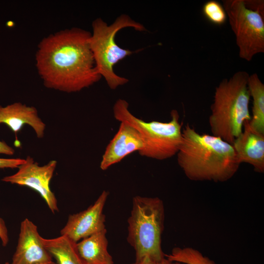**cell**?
<instances>
[{"label": "cell", "instance_id": "6da1fadb", "mask_svg": "<svg viewBox=\"0 0 264 264\" xmlns=\"http://www.w3.org/2000/svg\"><path fill=\"white\" fill-rule=\"evenodd\" d=\"M90 35L88 31L72 28L50 35L40 42L36 65L46 87L75 92L100 80L89 45Z\"/></svg>", "mask_w": 264, "mask_h": 264}, {"label": "cell", "instance_id": "7a4b0ae2", "mask_svg": "<svg viewBox=\"0 0 264 264\" xmlns=\"http://www.w3.org/2000/svg\"><path fill=\"white\" fill-rule=\"evenodd\" d=\"M182 135L177 160L190 180L224 182L237 172L240 163L232 144L213 135L200 134L189 123Z\"/></svg>", "mask_w": 264, "mask_h": 264}, {"label": "cell", "instance_id": "3957f363", "mask_svg": "<svg viewBox=\"0 0 264 264\" xmlns=\"http://www.w3.org/2000/svg\"><path fill=\"white\" fill-rule=\"evenodd\" d=\"M249 75L239 71L216 88L209 123L212 135L232 144L242 133L244 122L251 119L248 88Z\"/></svg>", "mask_w": 264, "mask_h": 264}, {"label": "cell", "instance_id": "277c9868", "mask_svg": "<svg viewBox=\"0 0 264 264\" xmlns=\"http://www.w3.org/2000/svg\"><path fill=\"white\" fill-rule=\"evenodd\" d=\"M165 210L157 197L136 196L128 219V242L135 252V260L148 257L155 260L165 257L161 248Z\"/></svg>", "mask_w": 264, "mask_h": 264}, {"label": "cell", "instance_id": "5b68a950", "mask_svg": "<svg viewBox=\"0 0 264 264\" xmlns=\"http://www.w3.org/2000/svg\"><path fill=\"white\" fill-rule=\"evenodd\" d=\"M113 113L116 120L129 124L139 132L144 144V149L139 152L140 155L162 160L177 154L182 141V123L176 110L171 111L168 122H146L130 112L125 100L119 99L113 105Z\"/></svg>", "mask_w": 264, "mask_h": 264}, {"label": "cell", "instance_id": "8992f818", "mask_svg": "<svg viewBox=\"0 0 264 264\" xmlns=\"http://www.w3.org/2000/svg\"><path fill=\"white\" fill-rule=\"evenodd\" d=\"M89 45L96 68L101 76L105 78L109 88L115 89L127 83L129 80L116 74L113 67L133 53L116 44L115 39L117 33L126 27H132L139 31H145L146 28L126 14L121 15L110 25L101 18H97L93 21Z\"/></svg>", "mask_w": 264, "mask_h": 264}, {"label": "cell", "instance_id": "52a82bcc", "mask_svg": "<svg viewBox=\"0 0 264 264\" xmlns=\"http://www.w3.org/2000/svg\"><path fill=\"white\" fill-rule=\"evenodd\" d=\"M222 6L236 36L240 57L250 61L264 53V13L247 7L244 0H224Z\"/></svg>", "mask_w": 264, "mask_h": 264}, {"label": "cell", "instance_id": "ba28073f", "mask_svg": "<svg viewBox=\"0 0 264 264\" xmlns=\"http://www.w3.org/2000/svg\"><path fill=\"white\" fill-rule=\"evenodd\" d=\"M57 165L56 160H51L46 164L40 166L34 159L27 156L24 162L15 174L6 176L1 180L28 187L38 192L44 199L50 211H58V202L50 187V182Z\"/></svg>", "mask_w": 264, "mask_h": 264}, {"label": "cell", "instance_id": "9c48e42d", "mask_svg": "<svg viewBox=\"0 0 264 264\" xmlns=\"http://www.w3.org/2000/svg\"><path fill=\"white\" fill-rule=\"evenodd\" d=\"M109 193L103 191L94 203L87 209L70 215L66 224L61 230L65 235L76 242L106 228V216L103 209Z\"/></svg>", "mask_w": 264, "mask_h": 264}, {"label": "cell", "instance_id": "30bf717a", "mask_svg": "<svg viewBox=\"0 0 264 264\" xmlns=\"http://www.w3.org/2000/svg\"><path fill=\"white\" fill-rule=\"evenodd\" d=\"M37 226L27 218L21 223L15 252L10 264H42L52 261Z\"/></svg>", "mask_w": 264, "mask_h": 264}, {"label": "cell", "instance_id": "8fae6325", "mask_svg": "<svg viewBox=\"0 0 264 264\" xmlns=\"http://www.w3.org/2000/svg\"><path fill=\"white\" fill-rule=\"evenodd\" d=\"M144 147V142L137 131L126 123L120 122L118 131L105 149L100 168L106 170L131 153L140 152Z\"/></svg>", "mask_w": 264, "mask_h": 264}, {"label": "cell", "instance_id": "7c38bea8", "mask_svg": "<svg viewBox=\"0 0 264 264\" xmlns=\"http://www.w3.org/2000/svg\"><path fill=\"white\" fill-rule=\"evenodd\" d=\"M249 121L244 122L242 133L232 144L240 164L251 165L255 172H264V134L252 130Z\"/></svg>", "mask_w": 264, "mask_h": 264}, {"label": "cell", "instance_id": "4fadbf2b", "mask_svg": "<svg viewBox=\"0 0 264 264\" xmlns=\"http://www.w3.org/2000/svg\"><path fill=\"white\" fill-rule=\"evenodd\" d=\"M6 125L16 134L24 125L30 126L37 136L44 137L45 124L39 117L38 111L33 107L21 103H15L6 107L0 106V124Z\"/></svg>", "mask_w": 264, "mask_h": 264}, {"label": "cell", "instance_id": "5bb4252c", "mask_svg": "<svg viewBox=\"0 0 264 264\" xmlns=\"http://www.w3.org/2000/svg\"><path fill=\"white\" fill-rule=\"evenodd\" d=\"M106 234L105 229L77 242L78 251L85 264H114L108 250Z\"/></svg>", "mask_w": 264, "mask_h": 264}, {"label": "cell", "instance_id": "9a60e30c", "mask_svg": "<svg viewBox=\"0 0 264 264\" xmlns=\"http://www.w3.org/2000/svg\"><path fill=\"white\" fill-rule=\"evenodd\" d=\"M42 242L57 264H85L77 247V242L65 235L51 239L42 237Z\"/></svg>", "mask_w": 264, "mask_h": 264}, {"label": "cell", "instance_id": "2e32d148", "mask_svg": "<svg viewBox=\"0 0 264 264\" xmlns=\"http://www.w3.org/2000/svg\"><path fill=\"white\" fill-rule=\"evenodd\" d=\"M247 85L252 98V115L249 124L252 130L264 134V85L256 73L249 76Z\"/></svg>", "mask_w": 264, "mask_h": 264}, {"label": "cell", "instance_id": "e0dca14e", "mask_svg": "<svg viewBox=\"0 0 264 264\" xmlns=\"http://www.w3.org/2000/svg\"><path fill=\"white\" fill-rule=\"evenodd\" d=\"M169 260L185 264H217L199 251L191 247H175L169 254H165Z\"/></svg>", "mask_w": 264, "mask_h": 264}, {"label": "cell", "instance_id": "ac0fdd59", "mask_svg": "<svg viewBox=\"0 0 264 264\" xmlns=\"http://www.w3.org/2000/svg\"><path fill=\"white\" fill-rule=\"evenodd\" d=\"M202 11L204 17L214 24L221 25L226 21L227 15L222 5L216 0L206 2Z\"/></svg>", "mask_w": 264, "mask_h": 264}, {"label": "cell", "instance_id": "d6986e66", "mask_svg": "<svg viewBox=\"0 0 264 264\" xmlns=\"http://www.w3.org/2000/svg\"><path fill=\"white\" fill-rule=\"evenodd\" d=\"M25 159L1 158H0V169L4 168H17L22 165Z\"/></svg>", "mask_w": 264, "mask_h": 264}, {"label": "cell", "instance_id": "ffe728a7", "mask_svg": "<svg viewBox=\"0 0 264 264\" xmlns=\"http://www.w3.org/2000/svg\"><path fill=\"white\" fill-rule=\"evenodd\" d=\"M132 264H181L179 263L171 261L166 257L160 260H155L148 257H144L138 260H135Z\"/></svg>", "mask_w": 264, "mask_h": 264}, {"label": "cell", "instance_id": "44dd1931", "mask_svg": "<svg viewBox=\"0 0 264 264\" xmlns=\"http://www.w3.org/2000/svg\"><path fill=\"white\" fill-rule=\"evenodd\" d=\"M0 240L2 246H6L9 242L8 230L4 220L0 217Z\"/></svg>", "mask_w": 264, "mask_h": 264}, {"label": "cell", "instance_id": "7402d4cb", "mask_svg": "<svg viewBox=\"0 0 264 264\" xmlns=\"http://www.w3.org/2000/svg\"><path fill=\"white\" fill-rule=\"evenodd\" d=\"M15 150L11 147L8 145L5 142L0 141V154L13 155Z\"/></svg>", "mask_w": 264, "mask_h": 264}, {"label": "cell", "instance_id": "603a6c76", "mask_svg": "<svg viewBox=\"0 0 264 264\" xmlns=\"http://www.w3.org/2000/svg\"><path fill=\"white\" fill-rule=\"evenodd\" d=\"M42 264H57L55 262H53L52 260L49 262H46Z\"/></svg>", "mask_w": 264, "mask_h": 264}, {"label": "cell", "instance_id": "cb8c5ba5", "mask_svg": "<svg viewBox=\"0 0 264 264\" xmlns=\"http://www.w3.org/2000/svg\"><path fill=\"white\" fill-rule=\"evenodd\" d=\"M4 264H10V263H8V262H6V263H5Z\"/></svg>", "mask_w": 264, "mask_h": 264}]
</instances>
